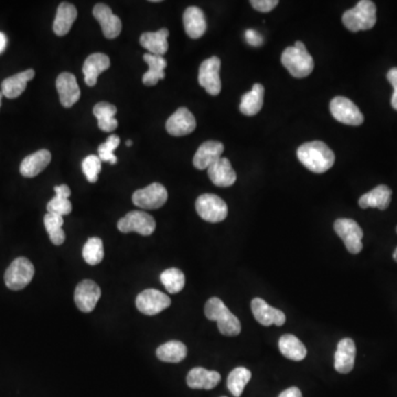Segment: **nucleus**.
Here are the masks:
<instances>
[{"label": "nucleus", "instance_id": "nucleus-15", "mask_svg": "<svg viewBox=\"0 0 397 397\" xmlns=\"http://www.w3.org/2000/svg\"><path fill=\"white\" fill-rule=\"evenodd\" d=\"M254 318L265 327L282 326L286 322V315L282 310L273 308L262 298H254L251 304Z\"/></svg>", "mask_w": 397, "mask_h": 397}, {"label": "nucleus", "instance_id": "nucleus-3", "mask_svg": "<svg viewBox=\"0 0 397 397\" xmlns=\"http://www.w3.org/2000/svg\"><path fill=\"white\" fill-rule=\"evenodd\" d=\"M282 63L293 77L304 79L313 73L315 62L306 45L297 41L293 47L285 49L282 54Z\"/></svg>", "mask_w": 397, "mask_h": 397}, {"label": "nucleus", "instance_id": "nucleus-4", "mask_svg": "<svg viewBox=\"0 0 397 397\" xmlns=\"http://www.w3.org/2000/svg\"><path fill=\"white\" fill-rule=\"evenodd\" d=\"M344 27L352 32H364L376 23V6L371 0H361L354 8L350 9L342 16Z\"/></svg>", "mask_w": 397, "mask_h": 397}, {"label": "nucleus", "instance_id": "nucleus-8", "mask_svg": "<svg viewBox=\"0 0 397 397\" xmlns=\"http://www.w3.org/2000/svg\"><path fill=\"white\" fill-rule=\"evenodd\" d=\"M330 112L335 121L350 126H360L363 124L364 116L358 106L344 96H337L330 103Z\"/></svg>", "mask_w": 397, "mask_h": 397}, {"label": "nucleus", "instance_id": "nucleus-17", "mask_svg": "<svg viewBox=\"0 0 397 397\" xmlns=\"http://www.w3.org/2000/svg\"><path fill=\"white\" fill-rule=\"evenodd\" d=\"M56 85H57L60 101L64 108H72L76 101H79L81 97V90L74 74L68 73V72L60 74Z\"/></svg>", "mask_w": 397, "mask_h": 397}, {"label": "nucleus", "instance_id": "nucleus-12", "mask_svg": "<svg viewBox=\"0 0 397 397\" xmlns=\"http://www.w3.org/2000/svg\"><path fill=\"white\" fill-rule=\"evenodd\" d=\"M171 304V299L157 289H146L136 298V306L141 313L155 315Z\"/></svg>", "mask_w": 397, "mask_h": 397}, {"label": "nucleus", "instance_id": "nucleus-18", "mask_svg": "<svg viewBox=\"0 0 397 397\" xmlns=\"http://www.w3.org/2000/svg\"><path fill=\"white\" fill-rule=\"evenodd\" d=\"M208 178L215 186L228 188L237 181V172L233 169L228 158L221 157L208 168Z\"/></svg>", "mask_w": 397, "mask_h": 397}, {"label": "nucleus", "instance_id": "nucleus-28", "mask_svg": "<svg viewBox=\"0 0 397 397\" xmlns=\"http://www.w3.org/2000/svg\"><path fill=\"white\" fill-rule=\"evenodd\" d=\"M392 190L385 184H380L374 189L362 195L359 206L362 208H378L386 210L391 203Z\"/></svg>", "mask_w": 397, "mask_h": 397}, {"label": "nucleus", "instance_id": "nucleus-33", "mask_svg": "<svg viewBox=\"0 0 397 397\" xmlns=\"http://www.w3.org/2000/svg\"><path fill=\"white\" fill-rule=\"evenodd\" d=\"M157 358L168 363H179L187 357V347L180 341H169L158 348Z\"/></svg>", "mask_w": 397, "mask_h": 397}, {"label": "nucleus", "instance_id": "nucleus-21", "mask_svg": "<svg viewBox=\"0 0 397 397\" xmlns=\"http://www.w3.org/2000/svg\"><path fill=\"white\" fill-rule=\"evenodd\" d=\"M110 58L104 53H93L85 60L83 65L84 81L88 86H94L97 83L99 74L110 68Z\"/></svg>", "mask_w": 397, "mask_h": 397}, {"label": "nucleus", "instance_id": "nucleus-43", "mask_svg": "<svg viewBox=\"0 0 397 397\" xmlns=\"http://www.w3.org/2000/svg\"><path fill=\"white\" fill-rule=\"evenodd\" d=\"M245 39L246 43L248 45H252V47H261L264 43V39H263L262 34L259 32H255V30H252V29H248L245 32Z\"/></svg>", "mask_w": 397, "mask_h": 397}, {"label": "nucleus", "instance_id": "nucleus-24", "mask_svg": "<svg viewBox=\"0 0 397 397\" xmlns=\"http://www.w3.org/2000/svg\"><path fill=\"white\" fill-rule=\"evenodd\" d=\"M183 25L186 34L191 39H199L206 32V21L204 14L199 7H189L183 14Z\"/></svg>", "mask_w": 397, "mask_h": 397}, {"label": "nucleus", "instance_id": "nucleus-47", "mask_svg": "<svg viewBox=\"0 0 397 397\" xmlns=\"http://www.w3.org/2000/svg\"><path fill=\"white\" fill-rule=\"evenodd\" d=\"M393 258H394L395 262H397V248H395L394 253H393Z\"/></svg>", "mask_w": 397, "mask_h": 397}, {"label": "nucleus", "instance_id": "nucleus-45", "mask_svg": "<svg viewBox=\"0 0 397 397\" xmlns=\"http://www.w3.org/2000/svg\"><path fill=\"white\" fill-rule=\"evenodd\" d=\"M54 191H56V195L67 197V199H69L71 195V189L68 186H67V184H61V186L54 187Z\"/></svg>", "mask_w": 397, "mask_h": 397}, {"label": "nucleus", "instance_id": "nucleus-7", "mask_svg": "<svg viewBox=\"0 0 397 397\" xmlns=\"http://www.w3.org/2000/svg\"><path fill=\"white\" fill-rule=\"evenodd\" d=\"M333 228L335 233L344 241V245L350 253L359 254L362 251L363 231L358 223L352 219H338L335 221Z\"/></svg>", "mask_w": 397, "mask_h": 397}, {"label": "nucleus", "instance_id": "nucleus-13", "mask_svg": "<svg viewBox=\"0 0 397 397\" xmlns=\"http://www.w3.org/2000/svg\"><path fill=\"white\" fill-rule=\"evenodd\" d=\"M101 291L99 285L90 279H85L76 286L74 300L76 307L82 313H88L93 311L96 304L101 298Z\"/></svg>", "mask_w": 397, "mask_h": 397}, {"label": "nucleus", "instance_id": "nucleus-46", "mask_svg": "<svg viewBox=\"0 0 397 397\" xmlns=\"http://www.w3.org/2000/svg\"><path fill=\"white\" fill-rule=\"evenodd\" d=\"M7 47V37L5 34L0 32V54L3 53Z\"/></svg>", "mask_w": 397, "mask_h": 397}, {"label": "nucleus", "instance_id": "nucleus-49", "mask_svg": "<svg viewBox=\"0 0 397 397\" xmlns=\"http://www.w3.org/2000/svg\"><path fill=\"white\" fill-rule=\"evenodd\" d=\"M126 145H127V146H128V147L132 146V141H126Z\"/></svg>", "mask_w": 397, "mask_h": 397}, {"label": "nucleus", "instance_id": "nucleus-5", "mask_svg": "<svg viewBox=\"0 0 397 397\" xmlns=\"http://www.w3.org/2000/svg\"><path fill=\"white\" fill-rule=\"evenodd\" d=\"M34 276V266L25 257H18L7 268L5 273V284L10 290L23 289L27 287Z\"/></svg>", "mask_w": 397, "mask_h": 397}, {"label": "nucleus", "instance_id": "nucleus-37", "mask_svg": "<svg viewBox=\"0 0 397 397\" xmlns=\"http://www.w3.org/2000/svg\"><path fill=\"white\" fill-rule=\"evenodd\" d=\"M83 258L88 265L99 264L104 258V248L99 237H91L85 243L82 252Z\"/></svg>", "mask_w": 397, "mask_h": 397}, {"label": "nucleus", "instance_id": "nucleus-35", "mask_svg": "<svg viewBox=\"0 0 397 397\" xmlns=\"http://www.w3.org/2000/svg\"><path fill=\"white\" fill-rule=\"evenodd\" d=\"M43 222H45V230L48 232L51 242L53 243L54 245H62L65 241V233L62 228L63 223H64L63 217L47 213Z\"/></svg>", "mask_w": 397, "mask_h": 397}, {"label": "nucleus", "instance_id": "nucleus-30", "mask_svg": "<svg viewBox=\"0 0 397 397\" xmlns=\"http://www.w3.org/2000/svg\"><path fill=\"white\" fill-rule=\"evenodd\" d=\"M144 60L145 62L148 64V71L143 76V83L147 86H154L160 80L165 79L167 61L164 57L150 53L144 54Z\"/></svg>", "mask_w": 397, "mask_h": 397}, {"label": "nucleus", "instance_id": "nucleus-23", "mask_svg": "<svg viewBox=\"0 0 397 397\" xmlns=\"http://www.w3.org/2000/svg\"><path fill=\"white\" fill-rule=\"evenodd\" d=\"M221 375L217 371L195 368L187 375V384L190 389H212L220 383Z\"/></svg>", "mask_w": 397, "mask_h": 397}, {"label": "nucleus", "instance_id": "nucleus-29", "mask_svg": "<svg viewBox=\"0 0 397 397\" xmlns=\"http://www.w3.org/2000/svg\"><path fill=\"white\" fill-rule=\"evenodd\" d=\"M117 108L108 101H99L94 106L93 114L97 119L99 128L103 132H110L119 126V121L115 119Z\"/></svg>", "mask_w": 397, "mask_h": 397}, {"label": "nucleus", "instance_id": "nucleus-38", "mask_svg": "<svg viewBox=\"0 0 397 397\" xmlns=\"http://www.w3.org/2000/svg\"><path fill=\"white\" fill-rule=\"evenodd\" d=\"M121 144L119 136L112 135L108 137L104 144L99 147V158L101 161H106L110 164L115 165L117 163V157L114 155L116 148Z\"/></svg>", "mask_w": 397, "mask_h": 397}, {"label": "nucleus", "instance_id": "nucleus-11", "mask_svg": "<svg viewBox=\"0 0 397 397\" xmlns=\"http://www.w3.org/2000/svg\"><path fill=\"white\" fill-rule=\"evenodd\" d=\"M117 228L121 233L136 232L144 237H148L155 232L156 221L146 212L132 211L121 217L117 223Z\"/></svg>", "mask_w": 397, "mask_h": 397}, {"label": "nucleus", "instance_id": "nucleus-2", "mask_svg": "<svg viewBox=\"0 0 397 397\" xmlns=\"http://www.w3.org/2000/svg\"><path fill=\"white\" fill-rule=\"evenodd\" d=\"M206 318L217 322L219 331L226 337H235L241 333V322L237 315L228 310L224 302L217 297H212L206 302L204 307Z\"/></svg>", "mask_w": 397, "mask_h": 397}, {"label": "nucleus", "instance_id": "nucleus-42", "mask_svg": "<svg viewBox=\"0 0 397 397\" xmlns=\"http://www.w3.org/2000/svg\"><path fill=\"white\" fill-rule=\"evenodd\" d=\"M387 80H389V82L393 86V90H394L391 99L392 108L397 110V68H393L389 71Z\"/></svg>", "mask_w": 397, "mask_h": 397}, {"label": "nucleus", "instance_id": "nucleus-9", "mask_svg": "<svg viewBox=\"0 0 397 397\" xmlns=\"http://www.w3.org/2000/svg\"><path fill=\"white\" fill-rule=\"evenodd\" d=\"M168 200V192L161 183L154 182L146 188L137 190L132 195V202L145 210L161 208Z\"/></svg>", "mask_w": 397, "mask_h": 397}, {"label": "nucleus", "instance_id": "nucleus-19", "mask_svg": "<svg viewBox=\"0 0 397 397\" xmlns=\"http://www.w3.org/2000/svg\"><path fill=\"white\" fill-rule=\"evenodd\" d=\"M224 146L217 141H208L203 143L193 157V166L199 170L208 169L222 157Z\"/></svg>", "mask_w": 397, "mask_h": 397}, {"label": "nucleus", "instance_id": "nucleus-44", "mask_svg": "<svg viewBox=\"0 0 397 397\" xmlns=\"http://www.w3.org/2000/svg\"><path fill=\"white\" fill-rule=\"evenodd\" d=\"M279 397H302V391L298 387H289L280 393Z\"/></svg>", "mask_w": 397, "mask_h": 397}, {"label": "nucleus", "instance_id": "nucleus-26", "mask_svg": "<svg viewBox=\"0 0 397 397\" xmlns=\"http://www.w3.org/2000/svg\"><path fill=\"white\" fill-rule=\"evenodd\" d=\"M168 36H169V30L166 28L160 29L156 32H145L141 34L139 43L141 47L149 51L150 54L163 57L169 48Z\"/></svg>", "mask_w": 397, "mask_h": 397}, {"label": "nucleus", "instance_id": "nucleus-16", "mask_svg": "<svg viewBox=\"0 0 397 397\" xmlns=\"http://www.w3.org/2000/svg\"><path fill=\"white\" fill-rule=\"evenodd\" d=\"M93 16L99 25L105 38L115 39L121 32V20L113 14L112 9L104 3H97L93 9Z\"/></svg>", "mask_w": 397, "mask_h": 397}, {"label": "nucleus", "instance_id": "nucleus-22", "mask_svg": "<svg viewBox=\"0 0 397 397\" xmlns=\"http://www.w3.org/2000/svg\"><path fill=\"white\" fill-rule=\"evenodd\" d=\"M51 152L47 149L38 150L23 159L20 165V173L25 178H34L50 164Z\"/></svg>", "mask_w": 397, "mask_h": 397}, {"label": "nucleus", "instance_id": "nucleus-10", "mask_svg": "<svg viewBox=\"0 0 397 397\" xmlns=\"http://www.w3.org/2000/svg\"><path fill=\"white\" fill-rule=\"evenodd\" d=\"M221 60L217 57L208 58L201 63L199 69V84L210 95H219L222 90L220 77Z\"/></svg>", "mask_w": 397, "mask_h": 397}, {"label": "nucleus", "instance_id": "nucleus-34", "mask_svg": "<svg viewBox=\"0 0 397 397\" xmlns=\"http://www.w3.org/2000/svg\"><path fill=\"white\" fill-rule=\"evenodd\" d=\"M252 373L250 370L243 366H239L228 374V389L231 392L233 396L240 397L243 391L245 389L248 382L251 381Z\"/></svg>", "mask_w": 397, "mask_h": 397}, {"label": "nucleus", "instance_id": "nucleus-27", "mask_svg": "<svg viewBox=\"0 0 397 397\" xmlns=\"http://www.w3.org/2000/svg\"><path fill=\"white\" fill-rule=\"evenodd\" d=\"M76 17H77V10L74 5L70 3H60L53 23L54 34L59 37H63L69 34Z\"/></svg>", "mask_w": 397, "mask_h": 397}, {"label": "nucleus", "instance_id": "nucleus-39", "mask_svg": "<svg viewBox=\"0 0 397 397\" xmlns=\"http://www.w3.org/2000/svg\"><path fill=\"white\" fill-rule=\"evenodd\" d=\"M101 169V161L99 156L91 155L85 158L82 163V170L85 177L91 183H95L99 179Z\"/></svg>", "mask_w": 397, "mask_h": 397}, {"label": "nucleus", "instance_id": "nucleus-6", "mask_svg": "<svg viewBox=\"0 0 397 397\" xmlns=\"http://www.w3.org/2000/svg\"><path fill=\"white\" fill-rule=\"evenodd\" d=\"M195 210L202 220L210 223L222 222L226 220L228 212L226 203L220 197L211 193L197 197Z\"/></svg>", "mask_w": 397, "mask_h": 397}, {"label": "nucleus", "instance_id": "nucleus-48", "mask_svg": "<svg viewBox=\"0 0 397 397\" xmlns=\"http://www.w3.org/2000/svg\"><path fill=\"white\" fill-rule=\"evenodd\" d=\"M3 93L0 92V108H1V101H3Z\"/></svg>", "mask_w": 397, "mask_h": 397}, {"label": "nucleus", "instance_id": "nucleus-14", "mask_svg": "<svg viewBox=\"0 0 397 397\" xmlns=\"http://www.w3.org/2000/svg\"><path fill=\"white\" fill-rule=\"evenodd\" d=\"M197 127L195 116L188 108H180L170 116L166 123L168 134L175 137L189 135Z\"/></svg>", "mask_w": 397, "mask_h": 397}, {"label": "nucleus", "instance_id": "nucleus-32", "mask_svg": "<svg viewBox=\"0 0 397 397\" xmlns=\"http://www.w3.org/2000/svg\"><path fill=\"white\" fill-rule=\"evenodd\" d=\"M279 351L293 361H302L307 355V349L302 341L293 335H285L279 339Z\"/></svg>", "mask_w": 397, "mask_h": 397}, {"label": "nucleus", "instance_id": "nucleus-1", "mask_svg": "<svg viewBox=\"0 0 397 397\" xmlns=\"http://www.w3.org/2000/svg\"><path fill=\"white\" fill-rule=\"evenodd\" d=\"M297 157L307 169L315 173L327 172L335 161L333 150L319 141L302 145L297 150Z\"/></svg>", "mask_w": 397, "mask_h": 397}, {"label": "nucleus", "instance_id": "nucleus-50", "mask_svg": "<svg viewBox=\"0 0 397 397\" xmlns=\"http://www.w3.org/2000/svg\"><path fill=\"white\" fill-rule=\"evenodd\" d=\"M222 397H226V396H222Z\"/></svg>", "mask_w": 397, "mask_h": 397}, {"label": "nucleus", "instance_id": "nucleus-31", "mask_svg": "<svg viewBox=\"0 0 397 397\" xmlns=\"http://www.w3.org/2000/svg\"><path fill=\"white\" fill-rule=\"evenodd\" d=\"M265 88L256 83L250 92L244 94L241 99L240 110L244 115L254 116L259 113L264 104Z\"/></svg>", "mask_w": 397, "mask_h": 397}, {"label": "nucleus", "instance_id": "nucleus-41", "mask_svg": "<svg viewBox=\"0 0 397 397\" xmlns=\"http://www.w3.org/2000/svg\"><path fill=\"white\" fill-rule=\"evenodd\" d=\"M278 0H252L251 5L259 12H269L278 5Z\"/></svg>", "mask_w": 397, "mask_h": 397}, {"label": "nucleus", "instance_id": "nucleus-25", "mask_svg": "<svg viewBox=\"0 0 397 397\" xmlns=\"http://www.w3.org/2000/svg\"><path fill=\"white\" fill-rule=\"evenodd\" d=\"M34 74H36L34 71L29 69L20 73L14 74L10 77H7L6 80H3V84H1V93L3 96H6L7 99H17L18 96L25 92L27 83L34 79Z\"/></svg>", "mask_w": 397, "mask_h": 397}, {"label": "nucleus", "instance_id": "nucleus-40", "mask_svg": "<svg viewBox=\"0 0 397 397\" xmlns=\"http://www.w3.org/2000/svg\"><path fill=\"white\" fill-rule=\"evenodd\" d=\"M47 210H48V213H51V215L64 217V215H70L72 212V203L67 197L54 195V197H52L47 204Z\"/></svg>", "mask_w": 397, "mask_h": 397}, {"label": "nucleus", "instance_id": "nucleus-36", "mask_svg": "<svg viewBox=\"0 0 397 397\" xmlns=\"http://www.w3.org/2000/svg\"><path fill=\"white\" fill-rule=\"evenodd\" d=\"M161 284L169 293H180L186 285L184 274L178 268H168L160 275Z\"/></svg>", "mask_w": 397, "mask_h": 397}, {"label": "nucleus", "instance_id": "nucleus-20", "mask_svg": "<svg viewBox=\"0 0 397 397\" xmlns=\"http://www.w3.org/2000/svg\"><path fill=\"white\" fill-rule=\"evenodd\" d=\"M355 354L354 341L349 338L342 339L335 353V369L342 374L351 372L354 368Z\"/></svg>", "mask_w": 397, "mask_h": 397}]
</instances>
